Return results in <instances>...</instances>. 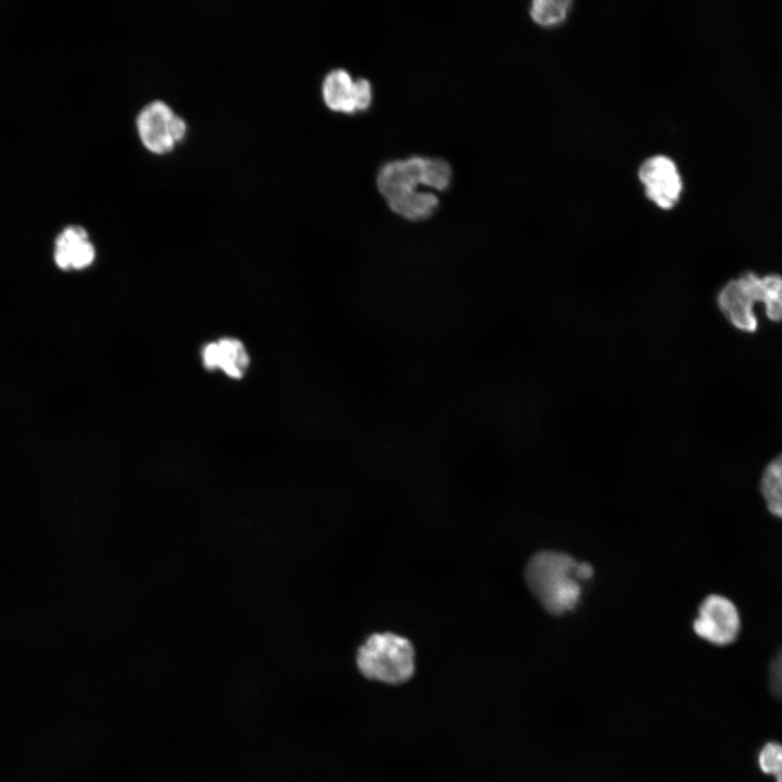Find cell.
I'll use <instances>...</instances> for the list:
<instances>
[{"instance_id": "cell-16", "label": "cell", "mask_w": 782, "mask_h": 782, "mask_svg": "<svg viewBox=\"0 0 782 782\" xmlns=\"http://www.w3.org/2000/svg\"><path fill=\"white\" fill-rule=\"evenodd\" d=\"M758 765L766 774L778 777L782 773V744L771 742L766 744L759 755Z\"/></svg>"}, {"instance_id": "cell-4", "label": "cell", "mask_w": 782, "mask_h": 782, "mask_svg": "<svg viewBox=\"0 0 782 782\" xmlns=\"http://www.w3.org/2000/svg\"><path fill=\"white\" fill-rule=\"evenodd\" d=\"M136 123L142 144L155 154L172 151L187 131L186 122L161 100L148 103L140 111Z\"/></svg>"}, {"instance_id": "cell-14", "label": "cell", "mask_w": 782, "mask_h": 782, "mask_svg": "<svg viewBox=\"0 0 782 782\" xmlns=\"http://www.w3.org/2000/svg\"><path fill=\"white\" fill-rule=\"evenodd\" d=\"M570 4L569 0H535L531 3L530 15L539 25H556L566 18Z\"/></svg>"}, {"instance_id": "cell-1", "label": "cell", "mask_w": 782, "mask_h": 782, "mask_svg": "<svg viewBox=\"0 0 782 782\" xmlns=\"http://www.w3.org/2000/svg\"><path fill=\"white\" fill-rule=\"evenodd\" d=\"M578 563L568 554L556 551L535 553L525 569L526 583L542 605L552 615L572 610L581 595L577 576Z\"/></svg>"}, {"instance_id": "cell-18", "label": "cell", "mask_w": 782, "mask_h": 782, "mask_svg": "<svg viewBox=\"0 0 782 782\" xmlns=\"http://www.w3.org/2000/svg\"><path fill=\"white\" fill-rule=\"evenodd\" d=\"M373 99L370 83L365 78L354 80V108L355 111L366 110Z\"/></svg>"}, {"instance_id": "cell-12", "label": "cell", "mask_w": 782, "mask_h": 782, "mask_svg": "<svg viewBox=\"0 0 782 782\" xmlns=\"http://www.w3.org/2000/svg\"><path fill=\"white\" fill-rule=\"evenodd\" d=\"M760 490L769 512L782 518V453L766 466Z\"/></svg>"}, {"instance_id": "cell-17", "label": "cell", "mask_w": 782, "mask_h": 782, "mask_svg": "<svg viewBox=\"0 0 782 782\" xmlns=\"http://www.w3.org/2000/svg\"><path fill=\"white\" fill-rule=\"evenodd\" d=\"M769 688L772 694L782 701V648L774 656L769 667Z\"/></svg>"}, {"instance_id": "cell-15", "label": "cell", "mask_w": 782, "mask_h": 782, "mask_svg": "<svg viewBox=\"0 0 782 782\" xmlns=\"http://www.w3.org/2000/svg\"><path fill=\"white\" fill-rule=\"evenodd\" d=\"M452 178L450 164L442 159L424 157L421 184L445 190Z\"/></svg>"}, {"instance_id": "cell-13", "label": "cell", "mask_w": 782, "mask_h": 782, "mask_svg": "<svg viewBox=\"0 0 782 782\" xmlns=\"http://www.w3.org/2000/svg\"><path fill=\"white\" fill-rule=\"evenodd\" d=\"M761 303L769 320L782 321V275L768 274L761 277Z\"/></svg>"}, {"instance_id": "cell-7", "label": "cell", "mask_w": 782, "mask_h": 782, "mask_svg": "<svg viewBox=\"0 0 782 782\" xmlns=\"http://www.w3.org/2000/svg\"><path fill=\"white\" fill-rule=\"evenodd\" d=\"M96 250L81 226H68L55 240L54 261L61 269H83L94 260Z\"/></svg>"}, {"instance_id": "cell-3", "label": "cell", "mask_w": 782, "mask_h": 782, "mask_svg": "<svg viewBox=\"0 0 782 782\" xmlns=\"http://www.w3.org/2000/svg\"><path fill=\"white\" fill-rule=\"evenodd\" d=\"M761 277L754 272H745L719 290L717 305L737 330L748 333L757 330L755 304L761 303Z\"/></svg>"}, {"instance_id": "cell-19", "label": "cell", "mask_w": 782, "mask_h": 782, "mask_svg": "<svg viewBox=\"0 0 782 782\" xmlns=\"http://www.w3.org/2000/svg\"><path fill=\"white\" fill-rule=\"evenodd\" d=\"M777 782H782V773L775 777Z\"/></svg>"}, {"instance_id": "cell-5", "label": "cell", "mask_w": 782, "mask_h": 782, "mask_svg": "<svg viewBox=\"0 0 782 782\" xmlns=\"http://www.w3.org/2000/svg\"><path fill=\"white\" fill-rule=\"evenodd\" d=\"M741 621L735 605L724 596L711 594L701 604L693 629L702 639L715 645L733 643L740 632Z\"/></svg>"}, {"instance_id": "cell-11", "label": "cell", "mask_w": 782, "mask_h": 782, "mask_svg": "<svg viewBox=\"0 0 782 782\" xmlns=\"http://www.w3.org/2000/svg\"><path fill=\"white\" fill-rule=\"evenodd\" d=\"M389 207L408 220H422L430 217L438 204V198L430 192L405 191L387 199Z\"/></svg>"}, {"instance_id": "cell-9", "label": "cell", "mask_w": 782, "mask_h": 782, "mask_svg": "<svg viewBox=\"0 0 782 782\" xmlns=\"http://www.w3.org/2000/svg\"><path fill=\"white\" fill-rule=\"evenodd\" d=\"M424 157L412 156L404 161L384 164L377 176L380 193L389 199L405 191L414 190L421 184Z\"/></svg>"}, {"instance_id": "cell-2", "label": "cell", "mask_w": 782, "mask_h": 782, "mask_svg": "<svg viewBox=\"0 0 782 782\" xmlns=\"http://www.w3.org/2000/svg\"><path fill=\"white\" fill-rule=\"evenodd\" d=\"M356 665L367 679L401 684L415 672V648L403 635L393 632L373 633L358 647Z\"/></svg>"}, {"instance_id": "cell-8", "label": "cell", "mask_w": 782, "mask_h": 782, "mask_svg": "<svg viewBox=\"0 0 782 782\" xmlns=\"http://www.w3.org/2000/svg\"><path fill=\"white\" fill-rule=\"evenodd\" d=\"M202 361L207 369H220L232 379L242 378L250 364L244 344L235 338H223L206 344Z\"/></svg>"}, {"instance_id": "cell-6", "label": "cell", "mask_w": 782, "mask_h": 782, "mask_svg": "<svg viewBox=\"0 0 782 782\" xmlns=\"http://www.w3.org/2000/svg\"><path fill=\"white\" fill-rule=\"evenodd\" d=\"M639 178L646 197L657 206L669 210L679 201L682 179L674 162L665 155L645 160L639 169Z\"/></svg>"}, {"instance_id": "cell-10", "label": "cell", "mask_w": 782, "mask_h": 782, "mask_svg": "<svg viewBox=\"0 0 782 782\" xmlns=\"http://www.w3.org/2000/svg\"><path fill=\"white\" fill-rule=\"evenodd\" d=\"M321 92L329 109L344 113L355 112L354 80L345 70L336 68L329 72L323 81Z\"/></svg>"}]
</instances>
